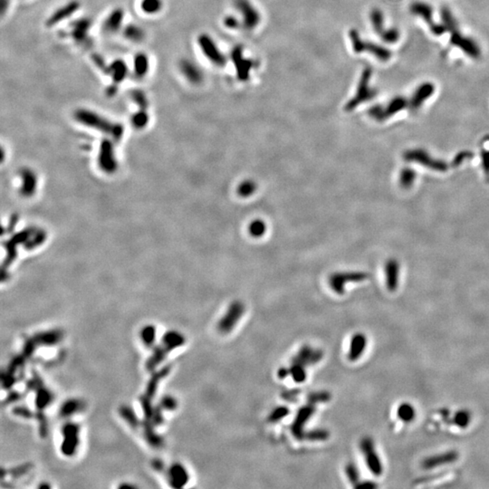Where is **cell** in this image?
<instances>
[{
    "instance_id": "9a60e30c",
    "label": "cell",
    "mask_w": 489,
    "mask_h": 489,
    "mask_svg": "<svg viewBox=\"0 0 489 489\" xmlns=\"http://www.w3.org/2000/svg\"><path fill=\"white\" fill-rule=\"evenodd\" d=\"M125 13L121 8L113 9L104 20L103 30L107 35H113L122 30Z\"/></svg>"
},
{
    "instance_id": "6da1fadb",
    "label": "cell",
    "mask_w": 489,
    "mask_h": 489,
    "mask_svg": "<svg viewBox=\"0 0 489 489\" xmlns=\"http://www.w3.org/2000/svg\"><path fill=\"white\" fill-rule=\"evenodd\" d=\"M372 76V68L366 67L362 73L355 95L352 97L345 105L346 111L351 112L352 110L357 108L361 104L372 100L375 97L377 94L376 90L371 86Z\"/></svg>"
},
{
    "instance_id": "5bb4252c",
    "label": "cell",
    "mask_w": 489,
    "mask_h": 489,
    "mask_svg": "<svg viewBox=\"0 0 489 489\" xmlns=\"http://www.w3.org/2000/svg\"><path fill=\"white\" fill-rule=\"evenodd\" d=\"M459 458H460L459 452L456 450H448L437 455L427 457L421 462V467L423 469L431 470L439 467H443L446 465L455 463L457 460H459Z\"/></svg>"
},
{
    "instance_id": "4dcf8cb0",
    "label": "cell",
    "mask_w": 489,
    "mask_h": 489,
    "mask_svg": "<svg viewBox=\"0 0 489 489\" xmlns=\"http://www.w3.org/2000/svg\"><path fill=\"white\" fill-rule=\"evenodd\" d=\"M289 413H290V410L287 406H277L276 408H274L268 415V422L270 424L279 422L282 419L286 418Z\"/></svg>"
},
{
    "instance_id": "8fae6325",
    "label": "cell",
    "mask_w": 489,
    "mask_h": 489,
    "mask_svg": "<svg viewBox=\"0 0 489 489\" xmlns=\"http://www.w3.org/2000/svg\"><path fill=\"white\" fill-rule=\"evenodd\" d=\"M179 70L183 78L192 85L201 84L204 80V73L201 67L190 59H181L179 62Z\"/></svg>"
},
{
    "instance_id": "f35d334b",
    "label": "cell",
    "mask_w": 489,
    "mask_h": 489,
    "mask_svg": "<svg viewBox=\"0 0 489 489\" xmlns=\"http://www.w3.org/2000/svg\"><path fill=\"white\" fill-rule=\"evenodd\" d=\"M300 394H301V390L299 389H285L281 393V398L284 400V402L295 403L298 400Z\"/></svg>"
},
{
    "instance_id": "83f0119b",
    "label": "cell",
    "mask_w": 489,
    "mask_h": 489,
    "mask_svg": "<svg viewBox=\"0 0 489 489\" xmlns=\"http://www.w3.org/2000/svg\"><path fill=\"white\" fill-rule=\"evenodd\" d=\"M398 418L404 422H410L416 417V410L413 406L408 402L402 403L398 407Z\"/></svg>"
},
{
    "instance_id": "60d3db41",
    "label": "cell",
    "mask_w": 489,
    "mask_h": 489,
    "mask_svg": "<svg viewBox=\"0 0 489 489\" xmlns=\"http://www.w3.org/2000/svg\"><path fill=\"white\" fill-rule=\"evenodd\" d=\"M224 25H226L227 28H230V29H237L239 28L240 26V23H239V20L236 18L235 17H232V16H229L226 17L225 19H224Z\"/></svg>"
},
{
    "instance_id": "b9f144b4",
    "label": "cell",
    "mask_w": 489,
    "mask_h": 489,
    "mask_svg": "<svg viewBox=\"0 0 489 489\" xmlns=\"http://www.w3.org/2000/svg\"><path fill=\"white\" fill-rule=\"evenodd\" d=\"M143 340L146 343H150L154 340V329L153 328H147L143 332Z\"/></svg>"
},
{
    "instance_id": "7c38bea8",
    "label": "cell",
    "mask_w": 489,
    "mask_h": 489,
    "mask_svg": "<svg viewBox=\"0 0 489 489\" xmlns=\"http://www.w3.org/2000/svg\"><path fill=\"white\" fill-rule=\"evenodd\" d=\"M237 9L241 12L243 25L247 30L255 29L260 23V14L248 0H238Z\"/></svg>"
},
{
    "instance_id": "ffe728a7",
    "label": "cell",
    "mask_w": 489,
    "mask_h": 489,
    "mask_svg": "<svg viewBox=\"0 0 489 489\" xmlns=\"http://www.w3.org/2000/svg\"><path fill=\"white\" fill-rule=\"evenodd\" d=\"M151 70V61L146 53L139 52L134 55L133 61V71L134 76L138 79L146 77Z\"/></svg>"
},
{
    "instance_id": "3957f363",
    "label": "cell",
    "mask_w": 489,
    "mask_h": 489,
    "mask_svg": "<svg viewBox=\"0 0 489 489\" xmlns=\"http://www.w3.org/2000/svg\"><path fill=\"white\" fill-rule=\"evenodd\" d=\"M246 307L242 302L236 300L230 304L227 307L226 313L223 314L219 321L217 322V331L221 335H229L233 332L235 327L238 325L239 321L241 320L245 314Z\"/></svg>"
},
{
    "instance_id": "44dd1931",
    "label": "cell",
    "mask_w": 489,
    "mask_h": 489,
    "mask_svg": "<svg viewBox=\"0 0 489 489\" xmlns=\"http://www.w3.org/2000/svg\"><path fill=\"white\" fill-rule=\"evenodd\" d=\"M410 11L416 17L422 18L427 25L433 24V9L431 5L422 1H416L410 5Z\"/></svg>"
},
{
    "instance_id": "9c48e42d",
    "label": "cell",
    "mask_w": 489,
    "mask_h": 489,
    "mask_svg": "<svg viewBox=\"0 0 489 489\" xmlns=\"http://www.w3.org/2000/svg\"><path fill=\"white\" fill-rule=\"evenodd\" d=\"M81 8V4L77 0H71L66 4L62 5L54 10L46 19V25L47 27H54L73 17Z\"/></svg>"
},
{
    "instance_id": "836d02e7",
    "label": "cell",
    "mask_w": 489,
    "mask_h": 489,
    "mask_svg": "<svg viewBox=\"0 0 489 489\" xmlns=\"http://www.w3.org/2000/svg\"><path fill=\"white\" fill-rule=\"evenodd\" d=\"M471 421V413L467 410H459L452 418L451 422L461 429H466Z\"/></svg>"
},
{
    "instance_id": "e0dca14e",
    "label": "cell",
    "mask_w": 489,
    "mask_h": 489,
    "mask_svg": "<svg viewBox=\"0 0 489 489\" xmlns=\"http://www.w3.org/2000/svg\"><path fill=\"white\" fill-rule=\"evenodd\" d=\"M232 57L237 68L239 79L241 81L248 80L249 73L251 69L255 67V63H253L252 60L243 57L242 48L239 46H237L232 52Z\"/></svg>"
},
{
    "instance_id": "ab89813d",
    "label": "cell",
    "mask_w": 489,
    "mask_h": 489,
    "mask_svg": "<svg viewBox=\"0 0 489 489\" xmlns=\"http://www.w3.org/2000/svg\"><path fill=\"white\" fill-rule=\"evenodd\" d=\"M431 33L433 34L436 37L442 36L445 33H447V27L442 23H433L431 25H429Z\"/></svg>"
},
{
    "instance_id": "d6a6232c",
    "label": "cell",
    "mask_w": 489,
    "mask_h": 489,
    "mask_svg": "<svg viewBox=\"0 0 489 489\" xmlns=\"http://www.w3.org/2000/svg\"><path fill=\"white\" fill-rule=\"evenodd\" d=\"M332 394L327 390H316L313 393H308L307 395V402L317 405L320 403H327L330 402Z\"/></svg>"
},
{
    "instance_id": "5b68a950",
    "label": "cell",
    "mask_w": 489,
    "mask_h": 489,
    "mask_svg": "<svg viewBox=\"0 0 489 489\" xmlns=\"http://www.w3.org/2000/svg\"><path fill=\"white\" fill-rule=\"evenodd\" d=\"M316 410H317L316 405L310 402H307L305 405L301 406L297 410L293 422L290 427L291 433L297 440L299 441L303 440L305 432V426L310 419L313 418L314 413L316 412Z\"/></svg>"
},
{
    "instance_id": "52a82bcc",
    "label": "cell",
    "mask_w": 489,
    "mask_h": 489,
    "mask_svg": "<svg viewBox=\"0 0 489 489\" xmlns=\"http://www.w3.org/2000/svg\"><path fill=\"white\" fill-rule=\"evenodd\" d=\"M198 44L202 54L210 63L217 67H223L226 63V56L217 47L213 39L207 34H202L198 38Z\"/></svg>"
},
{
    "instance_id": "30bf717a",
    "label": "cell",
    "mask_w": 489,
    "mask_h": 489,
    "mask_svg": "<svg viewBox=\"0 0 489 489\" xmlns=\"http://www.w3.org/2000/svg\"><path fill=\"white\" fill-rule=\"evenodd\" d=\"M322 358L323 351L321 349H316L308 344H305L298 350L297 354L292 358L291 363L302 364L305 367H308L320 363Z\"/></svg>"
},
{
    "instance_id": "e575fe53",
    "label": "cell",
    "mask_w": 489,
    "mask_h": 489,
    "mask_svg": "<svg viewBox=\"0 0 489 489\" xmlns=\"http://www.w3.org/2000/svg\"><path fill=\"white\" fill-rule=\"evenodd\" d=\"M257 189V184L254 180H244L238 187V194L241 198H248L255 194Z\"/></svg>"
},
{
    "instance_id": "7a4b0ae2",
    "label": "cell",
    "mask_w": 489,
    "mask_h": 489,
    "mask_svg": "<svg viewBox=\"0 0 489 489\" xmlns=\"http://www.w3.org/2000/svg\"><path fill=\"white\" fill-rule=\"evenodd\" d=\"M350 38H351L352 49L356 54H362L367 52L381 62H387L393 56V53L384 46L362 39L357 30H351Z\"/></svg>"
},
{
    "instance_id": "4316f807",
    "label": "cell",
    "mask_w": 489,
    "mask_h": 489,
    "mask_svg": "<svg viewBox=\"0 0 489 489\" xmlns=\"http://www.w3.org/2000/svg\"><path fill=\"white\" fill-rule=\"evenodd\" d=\"M440 17H441V23L447 27V32L453 33L457 30H459V25H458L456 18L453 16L450 9L448 8L447 7L441 8Z\"/></svg>"
},
{
    "instance_id": "484cf974",
    "label": "cell",
    "mask_w": 489,
    "mask_h": 489,
    "mask_svg": "<svg viewBox=\"0 0 489 489\" xmlns=\"http://www.w3.org/2000/svg\"><path fill=\"white\" fill-rule=\"evenodd\" d=\"M330 438V432L328 430L317 428L309 431H305L303 440L310 442H322L326 441Z\"/></svg>"
},
{
    "instance_id": "7bdbcfd3",
    "label": "cell",
    "mask_w": 489,
    "mask_h": 489,
    "mask_svg": "<svg viewBox=\"0 0 489 489\" xmlns=\"http://www.w3.org/2000/svg\"><path fill=\"white\" fill-rule=\"evenodd\" d=\"M377 484L372 481H361L358 485H356L355 488H376Z\"/></svg>"
},
{
    "instance_id": "f6af8a7d",
    "label": "cell",
    "mask_w": 489,
    "mask_h": 489,
    "mask_svg": "<svg viewBox=\"0 0 489 489\" xmlns=\"http://www.w3.org/2000/svg\"><path fill=\"white\" fill-rule=\"evenodd\" d=\"M9 5V0H0V10H1L2 15H3L6 11H7V9H8Z\"/></svg>"
},
{
    "instance_id": "277c9868",
    "label": "cell",
    "mask_w": 489,
    "mask_h": 489,
    "mask_svg": "<svg viewBox=\"0 0 489 489\" xmlns=\"http://www.w3.org/2000/svg\"><path fill=\"white\" fill-rule=\"evenodd\" d=\"M359 447L369 470L375 477H380L383 473V464L375 449V443L373 439L371 437H364L361 439Z\"/></svg>"
},
{
    "instance_id": "ba28073f",
    "label": "cell",
    "mask_w": 489,
    "mask_h": 489,
    "mask_svg": "<svg viewBox=\"0 0 489 489\" xmlns=\"http://www.w3.org/2000/svg\"><path fill=\"white\" fill-rule=\"evenodd\" d=\"M450 34L451 35L449 41L452 46L460 48V50L464 52L470 58L478 59L480 57V47L473 38L463 36L459 30Z\"/></svg>"
},
{
    "instance_id": "8d00e7d4",
    "label": "cell",
    "mask_w": 489,
    "mask_h": 489,
    "mask_svg": "<svg viewBox=\"0 0 489 489\" xmlns=\"http://www.w3.org/2000/svg\"><path fill=\"white\" fill-rule=\"evenodd\" d=\"M248 231H249V234L255 239L262 238L267 232V225L261 219H255L249 224Z\"/></svg>"
},
{
    "instance_id": "d4e9b609",
    "label": "cell",
    "mask_w": 489,
    "mask_h": 489,
    "mask_svg": "<svg viewBox=\"0 0 489 489\" xmlns=\"http://www.w3.org/2000/svg\"><path fill=\"white\" fill-rule=\"evenodd\" d=\"M163 0H141L140 9L147 16H155L161 12L163 9Z\"/></svg>"
},
{
    "instance_id": "f546056e",
    "label": "cell",
    "mask_w": 489,
    "mask_h": 489,
    "mask_svg": "<svg viewBox=\"0 0 489 489\" xmlns=\"http://www.w3.org/2000/svg\"><path fill=\"white\" fill-rule=\"evenodd\" d=\"M306 368L307 367H305L302 364L291 363V366L289 367V369H290V376L296 383L300 384V383H303L306 380V378H307Z\"/></svg>"
},
{
    "instance_id": "7402d4cb",
    "label": "cell",
    "mask_w": 489,
    "mask_h": 489,
    "mask_svg": "<svg viewBox=\"0 0 489 489\" xmlns=\"http://www.w3.org/2000/svg\"><path fill=\"white\" fill-rule=\"evenodd\" d=\"M406 107H409V100L403 96L394 97L393 99L389 101L388 105L386 106H382V118L383 121L387 120L388 118L393 116L396 113H400L402 110H404Z\"/></svg>"
},
{
    "instance_id": "d6986e66",
    "label": "cell",
    "mask_w": 489,
    "mask_h": 489,
    "mask_svg": "<svg viewBox=\"0 0 489 489\" xmlns=\"http://www.w3.org/2000/svg\"><path fill=\"white\" fill-rule=\"evenodd\" d=\"M129 73V68L125 62L121 59L113 60L107 67V74L115 84H120L126 79Z\"/></svg>"
},
{
    "instance_id": "1f68e13d",
    "label": "cell",
    "mask_w": 489,
    "mask_h": 489,
    "mask_svg": "<svg viewBox=\"0 0 489 489\" xmlns=\"http://www.w3.org/2000/svg\"><path fill=\"white\" fill-rule=\"evenodd\" d=\"M344 472H345L348 480L351 483V485H353V487H355L356 485H358L360 482L362 481L361 480V477H360L359 468L357 467V465L354 464L353 462H349L345 465Z\"/></svg>"
},
{
    "instance_id": "8992f818",
    "label": "cell",
    "mask_w": 489,
    "mask_h": 489,
    "mask_svg": "<svg viewBox=\"0 0 489 489\" xmlns=\"http://www.w3.org/2000/svg\"><path fill=\"white\" fill-rule=\"evenodd\" d=\"M368 274L364 272H338L331 275L329 285L331 289L339 296L345 292V285L349 283H359L366 280Z\"/></svg>"
},
{
    "instance_id": "cb8c5ba5",
    "label": "cell",
    "mask_w": 489,
    "mask_h": 489,
    "mask_svg": "<svg viewBox=\"0 0 489 489\" xmlns=\"http://www.w3.org/2000/svg\"><path fill=\"white\" fill-rule=\"evenodd\" d=\"M171 480L176 487H182L188 483L189 477L186 468L181 465H175L171 469Z\"/></svg>"
},
{
    "instance_id": "ac0fdd59",
    "label": "cell",
    "mask_w": 489,
    "mask_h": 489,
    "mask_svg": "<svg viewBox=\"0 0 489 489\" xmlns=\"http://www.w3.org/2000/svg\"><path fill=\"white\" fill-rule=\"evenodd\" d=\"M91 26H92V21L87 17H82L73 22L71 25V32H70L72 38L79 44L86 42Z\"/></svg>"
},
{
    "instance_id": "4fadbf2b",
    "label": "cell",
    "mask_w": 489,
    "mask_h": 489,
    "mask_svg": "<svg viewBox=\"0 0 489 489\" xmlns=\"http://www.w3.org/2000/svg\"><path fill=\"white\" fill-rule=\"evenodd\" d=\"M436 91V86L431 82H424L415 89L412 95L409 100V108L411 111H417L422 106L423 104L429 100Z\"/></svg>"
},
{
    "instance_id": "f1b7e54d",
    "label": "cell",
    "mask_w": 489,
    "mask_h": 489,
    "mask_svg": "<svg viewBox=\"0 0 489 489\" xmlns=\"http://www.w3.org/2000/svg\"><path fill=\"white\" fill-rule=\"evenodd\" d=\"M370 19L375 33L380 35L385 29L384 15L380 9H373L370 14Z\"/></svg>"
},
{
    "instance_id": "2e32d148",
    "label": "cell",
    "mask_w": 489,
    "mask_h": 489,
    "mask_svg": "<svg viewBox=\"0 0 489 489\" xmlns=\"http://www.w3.org/2000/svg\"><path fill=\"white\" fill-rule=\"evenodd\" d=\"M368 339L364 333H356L351 336L350 345L348 349L347 359L354 363L364 355V351L367 348Z\"/></svg>"
},
{
    "instance_id": "603a6c76",
    "label": "cell",
    "mask_w": 489,
    "mask_h": 489,
    "mask_svg": "<svg viewBox=\"0 0 489 489\" xmlns=\"http://www.w3.org/2000/svg\"><path fill=\"white\" fill-rule=\"evenodd\" d=\"M122 36L130 42L140 44L144 41L146 35L142 26L136 24H128L122 28Z\"/></svg>"
},
{
    "instance_id": "d590c367",
    "label": "cell",
    "mask_w": 489,
    "mask_h": 489,
    "mask_svg": "<svg viewBox=\"0 0 489 489\" xmlns=\"http://www.w3.org/2000/svg\"><path fill=\"white\" fill-rule=\"evenodd\" d=\"M386 278H387V287L389 291H394L397 288L398 273L397 268L393 264H389L386 268Z\"/></svg>"
},
{
    "instance_id": "74e56055",
    "label": "cell",
    "mask_w": 489,
    "mask_h": 489,
    "mask_svg": "<svg viewBox=\"0 0 489 489\" xmlns=\"http://www.w3.org/2000/svg\"><path fill=\"white\" fill-rule=\"evenodd\" d=\"M380 37L383 42L387 44H395L401 38V33L397 28L390 27V28L383 30L380 34Z\"/></svg>"
},
{
    "instance_id": "ee69618b",
    "label": "cell",
    "mask_w": 489,
    "mask_h": 489,
    "mask_svg": "<svg viewBox=\"0 0 489 489\" xmlns=\"http://www.w3.org/2000/svg\"><path fill=\"white\" fill-rule=\"evenodd\" d=\"M290 376V369L287 368V367H281L278 371H277V377L280 379V380H284L285 378Z\"/></svg>"
}]
</instances>
